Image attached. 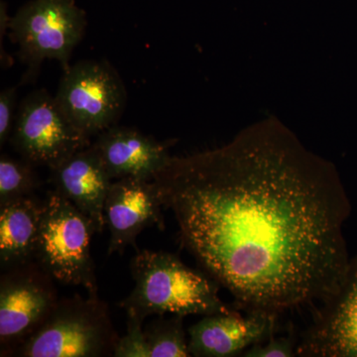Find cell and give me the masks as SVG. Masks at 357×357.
I'll use <instances>...</instances> for the list:
<instances>
[{"mask_svg": "<svg viewBox=\"0 0 357 357\" xmlns=\"http://www.w3.org/2000/svg\"><path fill=\"white\" fill-rule=\"evenodd\" d=\"M152 181L184 248L246 312L321 304L344 278L351 206L340 174L277 119L172 157Z\"/></svg>", "mask_w": 357, "mask_h": 357, "instance_id": "obj_1", "label": "cell"}, {"mask_svg": "<svg viewBox=\"0 0 357 357\" xmlns=\"http://www.w3.org/2000/svg\"><path fill=\"white\" fill-rule=\"evenodd\" d=\"M297 342L292 337H276L273 335L260 344L249 347L244 357H293L297 356Z\"/></svg>", "mask_w": 357, "mask_h": 357, "instance_id": "obj_18", "label": "cell"}, {"mask_svg": "<svg viewBox=\"0 0 357 357\" xmlns=\"http://www.w3.org/2000/svg\"><path fill=\"white\" fill-rule=\"evenodd\" d=\"M162 206L153 181L126 177L112 182L103 206L110 232L109 255L136 246V238L147 227L165 229Z\"/></svg>", "mask_w": 357, "mask_h": 357, "instance_id": "obj_10", "label": "cell"}, {"mask_svg": "<svg viewBox=\"0 0 357 357\" xmlns=\"http://www.w3.org/2000/svg\"><path fill=\"white\" fill-rule=\"evenodd\" d=\"M35 165L25 159L0 157V206L32 196L40 187Z\"/></svg>", "mask_w": 357, "mask_h": 357, "instance_id": "obj_16", "label": "cell"}, {"mask_svg": "<svg viewBox=\"0 0 357 357\" xmlns=\"http://www.w3.org/2000/svg\"><path fill=\"white\" fill-rule=\"evenodd\" d=\"M135 286L119 307L126 316L143 321L151 314L178 316L220 314L232 311L218 295L220 285L180 258L163 251H137L130 262Z\"/></svg>", "mask_w": 357, "mask_h": 357, "instance_id": "obj_2", "label": "cell"}, {"mask_svg": "<svg viewBox=\"0 0 357 357\" xmlns=\"http://www.w3.org/2000/svg\"><path fill=\"white\" fill-rule=\"evenodd\" d=\"M9 142L23 159L49 170L91 144L45 89L33 91L21 102Z\"/></svg>", "mask_w": 357, "mask_h": 357, "instance_id": "obj_8", "label": "cell"}, {"mask_svg": "<svg viewBox=\"0 0 357 357\" xmlns=\"http://www.w3.org/2000/svg\"><path fill=\"white\" fill-rule=\"evenodd\" d=\"M54 191L64 197L93 223L96 234L105 227L103 206L112 184L93 143L50 170Z\"/></svg>", "mask_w": 357, "mask_h": 357, "instance_id": "obj_12", "label": "cell"}, {"mask_svg": "<svg viewBox=\"0 0 357 357\" xmlns=\"http://www.w3.org/2000/svg\"><path fill=\"white\" fill-rule=\"evenodd\" d=\"M16 100H17V89L7 88L2 89L0 93V146L3 147L11 135L15 123Z\"/></svg>", "mask_w": 357, "mask_h": 357, "instance_id": "obj_19", "label": "cell"}, {"mask_svg": "<svg viewBox=\"0 0 357 357\" xmlns=\"http://www.w3.org/2000/svg\"><path fill=\"white\" fill-rule=\"evenodd\" d=\"M277 317L251 311L208 314L190 326L189 351L196 357H234L275 333Z\"/></svg>", "mask_w": 357, "mask_h": 357, "instance_id": "obj_11", "label": "cell"}, {"mask_svg": "<svg viewBox=\"0 0 357 357\" xmlns=\"http://www.w3.org/2000/svg\"><path fill=\"white\" fill-rule=\"evenodd\" d=\"M55 98L70 123L91 138L116 126L126 89L109 62L84 60L64 70Z\"/></svg>", "mask_w": 357, "mask_h": 357, "instance_id": "obj_6", "label": "cell"}, {"mask_svg": "<svg viewBox=\"0 0 357 357\" xmlns=\"http://www.w3.org/2000/svg\"><path fill=\"white\" fill-rule=\"evenodd\" d=\"M86 27V13L75 0H32L21 7L8 24L29 77L45 60H56L67 70Z\"/></svg>", "mask_w": 357, "mask_h": 357, "instance_id": "obj_5", "label": "cell"}, {"mask_svg": "<svg viewBox=\"0 0 357 357\" xmlns=\"http://www.w3.org/2000/svg\"><path fill=\"white\" fill-rule=\"evenodd\" d=\"M109 306L98 295L59 300L34 335L16 349L20 357L114 356L119 340Z\"/></svg>", "mask_w": 357, "mask_h": 357, "instance_id": "obj_3", "label": "cell"}, {"mask_svg": "<svg viewBox=\"0 0 357 357\" xmlns=\"http://www.w3.org/2000/svg\"><path fill=\"white\" fill-rule=\"evenodd\" d=\"M143 323L144 321L137 317L128 316V331L123 337H119L114 349V357H151Z\"/></svg>", "mask_w": 357, "mask_h": 357, "instance_id": "obj_17", "label": "cell"}, {"mask_svg": "<svg viewBox=\"0 0 357 357\" xmlns=\"http://www.w3.org/2000/svg\"><path fill=\"white\" fill-rule=\"evenodd\" d=\"M42 201L32 195L0 206V264L3 270L34 260Z\"/></svg>", "mask_w": 357, "mask_h": 357, "instance_id": "obj_14", "label": "cell"}, {"mask_svg": "<svg viewBox=\"0 0 357 357\" xmlns=\"http://www.w3.org/2000/svg\"><path fill=\"white\" fill-rule=\"evenodd\" d=\"M321 306L302 335L297 356L357 357V255L349 260L337 290Z\"/></svg>", "mask_w": 357, "mask_h": 357, "instance_id": "obj_9", "label": "cell"}, {"mask_svg": "<svg viewBox=\"0 0 357 357\" xmlns=\"http://www.w3.org/2000/svg\"><path fill=\"white\" fill-rule=\"evenodd\" d=\"M59 300L53 277L34 260L4 270L0 277V356H13L41 328Z\"/></svg>", "mask_w": 357, "mask_h": 357, "instance_id": "obj_7", "label": "cell"}, {"mask_svg": "<svg viewBox=\"0 0 357 357\" xmlns=\"http://www.w3.org/2000/svg\"><path fill=\"white\" fill-rule=\"evenodd\" d=\"M183 316L173 314L171 318H158L150 321L144 328L151 357H189L187 333Z\"/></svg>", "mask_w": 357, "mask_h": 357, "instance_id": "obj_15", "label": "cell"}, {"mask_svg": "<svg viewBox=\"0 0 357 357\" xmlns=\"http://www.w3.org/2000/svg\"><path fill=\"white\" fill-rule=\"evenodd\" d=\"M93 145L112 180L132 177L152 181L172 158L168 145L117 124L98 134Z\"/></svg>", "mask_w": 357, "mask_h": 357, "instance_id": "obj_13", "label": "cell"}, {"mask_svg": "<svg viewBox=\"0 0 357 357\" xmlns=\"http://www.w3.org/2000/svg\"><path fill=\"white\" fill-rule=\"evenodd\" d=\"M93 223L57 192L42 201L34 261L63 285L81 286L98 295L95 262L91 255Z\"/></svg>", "mask_w": 357, "mask_h": 357, "instance_id": "obj_4", "label": "cell"}]
</instances>
